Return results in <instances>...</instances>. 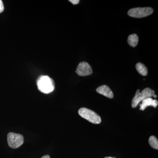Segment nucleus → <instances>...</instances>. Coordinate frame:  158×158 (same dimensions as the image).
Segmentation results:
<instances>
[{
  "label": "nucleus",
  "instance_id": "ddd939ff",
  "mask_svg": "<svg viewBox=\"0 0 158 158\" xmlns=\"http://www.w3.org/2000/svg\"><path fill=\"white\" fill-rule=\"evenodd\" d=\"M69 2L72 3L74 5H77L80 2V1L79 0H69Z\"/></svg>",
  "mask_w": 158,
  "mask_h": 158
},
{
  "label": "nucleus",
  "instance_id": "9b49d317",
  "mask_svg": "<svg viewBox=\"0 0 158 158\" xmlns=\"http://www.w3.org/2000/svg\"><path fill=\"white\" fill-rule=\"evenodd\" d=\"M149 144L152 148L156 149H158V141L157 138L155 136H151L148 140Z\"/></svg>",
  "mask_w": 158,
  "mask_h": 158
},
{
  "label": "nucleus",
  "instance_id": "dca6fc26",
  "mask_svg": "<svg viewBox=\"0 0 158 158\" xmlns=\"http://www.w3.org/2000/svg\"><path fill=\"white\" fill-rule=\"evenodd\" d=\"M105 158H113V157H106Z\"/></svg>",
  "mask_w": 158,
  "mask_h": 158
},
{
  "label": "nucleus",
  "instance_id": "6e6552de",
  "mask_svg": "<svg viewBox=\"0 0 158 158\" xmlns=\"http://www.w3.org/2000/svg\"><path fill=\"white\" fill-rule=\"evenodd\" d=\"M96 91L98 93L108 98H113L114 96L113 91L106 85H102L100 86L96 89Z\"/></svg>",
  "mask_w": 158,
  "mask_h": 158
},
{
  "label": "nucleus",
  "instance_id": "39448f33",
  "mask_svg": "<svg viewBox=\"0 0 158 158\" xmlns=\"http://www.w3.org/2000/svg\"><path fill=\"white\" fill-rule=\"evenodd\" d=\"M7 141L9 147L14 149L17 148L23 144V136L20 134L10 132L7 135Z\"/></svg>",
  "mask_w": 158,
  "mask_h": 158
},
{
  "label": "nucleus",
  "instance_id": "f8f14e48",
  "mask_svg": "<svg viewBox=\"0 0 158 158\" xmlns=\"http://www.w3.org/2000/svg\"><path fill=\"white\" fill-rule=\"evenodd\" d=\"M4 5H3L2 1V0H0V13L4 11Z\"/></svg>",
  "mask_w": 158,
  "mask_h": 158
},
{
  "label": "nucleus",
  "instance_id": "423d86ee",
  "mask_svg": "<svg viewBox=\"0 0 158 158\" xmlns=\"http://www.w3.org/2000/svg\"><path fill=\"white\" fill-rule=\"evenodd\" d=\"M76 72L80 76H87L92 73V68L88 63L83 62L79 63Z\"/></svg>",
  "mask_w": 158,
  "mask_h": 158
},
{
  "label": "nucleus",
  "instance_id": "f257e3e1",
  "mask_svg": "<svg viewBox=\"0 0 158 158\" xmlns=\"http://www.w3.org/2000/svg\"><path fill=\"white\" fill-rule=\"evenodd\" d=\"M38 90L42 93L48 94L53 91L55 83L53 80L48 76H41L37 81Z\"/></svg>",
  "mask_w": 158,
  "mask_h": 158
},
{
  "label": "nucleus",
  "instance_id": "7ed1b4c3",
  "mask_svg": "<svg viewBox=\"0 0 158 158\" xmlns=\"http://www.w3.org/2000/svg\"><path fill=\"white\" fill-rule=\"evenodd\" d=\"M154 94V90H152L150 88H145L141 92H140V90H137L135 96L132 100V107L133 108L136 107L138 104L144 99L147 98H151L153 96Z\"/></svg>",
  "mask_w": 158,
  "mask_h": 158
},
{
  "label": "nucleus",
  "instance_id": "1a4fd4ad",
  "mask_svg": "<svg viewBox=\"0 0 158 158\" xmlns=\"http://www.w3.org/2000/svg\"><path fill=\"white\" fill-rule=\"evenodd\" d=\"M139 38L138 35L136 34L130 35L128 37L127 41L129 44L132 47H135L138 44Z\"/></svg>",
  "mask_w": 158,
  "mask_h": 158
},
{
  "label": "nucleus",
  "instance_id": "2eb2a0df",
  "mask_svg": "<svg viewBox=\"0 0 158 158\" xmlns=\"http://www.w3.org/2000/svg\"><path fill=\"white\" fill-rule=\"evenodd\" d=\"M153 97H154V98H156L157 97V95H156V94H155L154 95H153Z\"/></svg>",
  "mask_w": 158,
  "mask_h": 158
},
{
  "label": "nucleus",
  "instance_id": "9d476101",
  "mask_svg": "<svg viewBox=\"0 0 158 158\" xmlns=\"http://www.w3.org/2000/svg\"><path fill=\"white\" fill-rule=\"evenodd\" d=\"M136 68L138 72L141 75L144 76L147 75L148 74L147 68L144 64L141 62H139L136 64Z\"/></svg>",
  "mask_w": 158,
  "mask_h": 158
},
{
  "label": "nucleus",
  "instance_id": "0eeeda50",
  "mask_svg": "<svg viewBox=\"0 0 158 158\" xmlns=\"http://www.w3.org/2000/svg\"><path fill=\"white\" fill-rule=\"evenodd\" d=\"M142 103L140 105V110L144 111L148 106H152L154 108L156 107L158 104L157 100L153 99L151 98H147L142 101Z\"/></svg>",
  "mask_w": 158,
  "mask_h": 158
},
{
  "label": "nucleus",
  "instance_id": "20e7f679",
  "mask_svg": "<svg viewBox=\"0 0 158 158\" xmlns=\"http://www.w3.org/2000/svg\"><path fill=\"white\" fill-rule=\"evenodd\" d=\"M153 12V9L150 7L133 8L129 10L128 15L131 17L141 18L150 15Z\"/></svg>",
  "mask_w": 158,
  "mask_h": 158
},
{
  "label": "nucleus",
  "instance_id": "4468645a",
  "mask_svg": "<svg viewBox=\"0 0 158 158\" xmlns=\"http://www.w3.org/2000/svg\"><path fill=\"white\" fill-rule=\"evenodd\" d=\"M41 158H50V157L48 155H45L43 156Z\"/></svg>",
  "mask_w": 158,
  "mask_h": 158
},
{
  "label": "nucleus",
  "instance_id": "f03ea898",
  "mask_svg": "<svg viewBox=\"0 0 158 158\" xmlns=\"http://www.w3.org/2000/svg\"><path fill=\"white\" fill-rule=\"evenodd\" d=\"M78 113L82 118L87 119L94 124H99L102 120L100 116L95 112L85 108H81L79 110Z\"/></svg>",
  "mask_w": 158,
  "mask_h": 158
}]
</instances>
